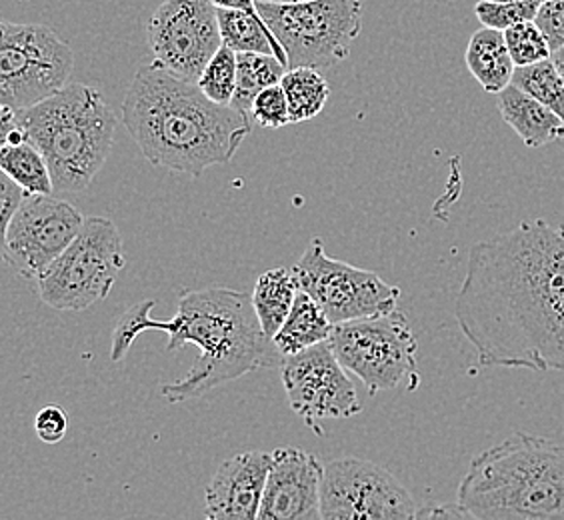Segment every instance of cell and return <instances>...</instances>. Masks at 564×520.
<instances>
[{"label": "cell", "instance_id": "obj_1", "mask_svg": "<svg viewBox=\"0 0 564 520\" xmlns=\"http://www.w3.org/2000/svg\"><path fill=\"white\" fill-rule=\"evenodd\" d=\"M455 318L482 367L564 370V225L524 220L473 245Z\"/></svg>", "mask_w": 564, "mask_h": 520}, {"label": "cell", "instance_id": "obj_2", "mask_svg": "<svg viewBox=\"0 0 564 520\" xmlns=\"http://www.w3.org/2000/svg\"><path fill=\"white\" fill-rule=\"evenodd\" d=\"M154 304L142 301L122 315L112 335L110 360L120 362L129 355L134 338L149 331L169 335L166 350L185 345L200 348V357L188 375L161 389L173 404L205 397L252 370L282 367L284 362L274 340L262 331L249 294L223 286L185 291L171 321L152 318Z\"/></svg>", "mask_w": 564, "mask_h": 520}, {"label": "cell", "instance_id": "obj_3", "mask_svg": "<svg viewBox=\"0 0 564 520\" xmlns=\"http://www.w3.org/2000/svg\"><path fill=\"white\" fill-rule=\"evenodd\" d=\"M122 122L149 163L188 176L230 163L250 134L245 112L210 100L154 61L132 78Z\"/></svg>", "mask_w": 564, "mask_h": 520}, {"label": "cell", "instance_id": "obj_4", "mask_svg": "<svg viewBox=\"0 0 564 520\" xmlns=\"http://www.w3.org/2000/svg\"><path fill=\"white\" fill-rule=\"evenodd\" d=\"M456 502L470 519L564 520V445L510 434L470 461Z\"/></svg>", "mask_w": 564, "mask_h": 520}, {"label": "cell", "instance_id": "obj_5", "mask_svg": "<svg viewBox=\"0 0 564 520\" xmlns=\"http://www.w3.org/2000/svg\"><path fill=\"white\" fill-rule=\"evenodd\" d=\"M24 137L43 152L55 191L85 193L109 159L117 117L95 87L68 83L31 109L14 110Z\"/></svg>", "mask_w": 564, "mask_h": 520}, {"label": "cell", "instance_id": "obj_6", "mask_svg": "<svg viewBox=\"0 0 564 520\" xmlns=\"http://www.w3.org/2000/svg\"><path fill=\"white\" fill-rule=\"evenodd\" d=\"M127 264L117 225L105 217L85 218L68 249L36 279L43 303L78 313L109 296Z\"/></svg>", "mask_w": 564, "mask_h": 520}, {"label": "cell", "instance_id": "obj_7", "mask_svg": "<svg viewBox=\"0 0 564 520\" xmlns=\"http://www.w3.org/2000/svg\"><path fill=\"white\" fill-rule=\"evenodd\" d=\"M259 12L286 53L289 68H328L347 61L362 31L360 0L259 2Z\"/></svg>", "mask_w": 564, "mask_h": 520}, {"label": "cell", "instance_id": "obj_8", "mask_svg": "<svg viewBox=\"0 0 564 520\" xmlns=\"http://www.w3.org/2000/svg\"><path fill=\"white\" fill-rule=\"evenodd\" d=\"M328 343L340 365L362 380L370 394L401 387L414 390L421 384L419 340L399 311L335 325Z\"/></svg>", "mask_w": 564, "mask_h": 520}, {"label": "cell", "instance_id": "obj_9", "mask_svg": "<svg viewBox=\"0 0 564 520\" xmlns=\"http://www.w3.org/2000/svg\"><path fill=\"white\" fill-rule=\"evenodd\" d=\"M0 105L31 109L68 85L75 55L70 46L43 24L0 26Z\"/></svg>", "mask_w": 564, "mask_h": 520}, {"label": "cell", "instance_id": "obj_10", "mask_svg": "<svg viewBox=\"0 0 564 520\" xmlns=\"http://www.w3.org/2000/svg\"><path fill=\"white\" fill-rule=\"evenodd\" d=\"M304 293L323 306L333 325L389 315L397 311L401 289L343 260L330 259L323 240L315 239L293 267Z\"/></svg>", "mask_w": 564, "mask_h": 520}, {"label": "cell", "instance_id": "obj_11", "mask_svg": "<svg viewBox=\"0 0 564 520\" xmlns=\"http://www.w3.org/2000/svg\"><path fill=\"white\" fill-rule=\"evenodd\" d=\"M411 492L382 466L345 456L325 466L321 519L401 520L416 517Z\"/></svg>", "mask_w": 564, "mask_h": 520}, {"label": "cell", "instance_id": "obj_12", "mask_svg": "<svg viewBox=\"0 0 564 520\" xmlns=\"http://www.w3.org/2000/svg\"><path fill=\"white\" fill-rule=\"evenodd\" d=\"M154 63L196 83L223 46L213 0H164L147 24Z\"/></svg>", "mask_w": 564, "mask_h": 520}, {"label": "cell", "instance_id": "obj_13", "mask_svg": "<svg viewBox=\"0 0 564 520\" xmlns=\"http://www.w3.org/2000/svg\"><path fill=\"white\" fill-rule=\"evenodd\" d=\"M85 217L53 195H26L2 235V259L24 279L36 281L76 239Z\"/></svg>", "mask_w": 564, "mask_h": 520}, {"label": "cell", "instance_id": "obj_14", "mask_svg": "<svg viewBox=\"0 0 564 520\" xmlns=\"http://www.w3.org/2000/svg\"><path fill=\"white\" fill-rule=\"evenodd\" d=\"M281 370L291 409L318 436H325L321 423L326 419H352L362 411L348 370L328 340L284 358Z\"/></svg>", "mask_w": 564, "mask_h": 520}, {"label": "cell", "instance_id": "obj_15", "mask_svg": "<svg viewBox=\"0 0 564 520\" xmlns=\"http://www.w3.org/2000/svg\"><path fill=\"white\" fill-rule=\"evenodd\" d=\"M325 466L301 448L272 451V465L262 495L259 520L321 519Z\"/></svg>", "mask_w": 564, "mask_h": 520}, {"label": "cell", "instance_id": "obj_16", "mask_svg": "<svg viewBox=\"0 0 564 520\" xmlns=\"http://www.w3.org/2000/svg\"><path fill=\"white\" fill-rule=\"evenodd\" d=\"M272 465V453L247 451L218 466L205 492L210 520H257Z\"/></svg>", "mask_w": 564, "mask_h": 520}, {"label": "cell", "instance_id": "obj_17", "mask_svg": "<svg viewBox=\"0 0 564 520\" xmlns=\"http://www.w3.org/2000/svg\"><path fill=\"white\" fill-rule=\"evenodd\" d=\"M499 112L517 137L531 149H541L564 139V120L514 85L500 90Z\"/></svg>", "mask_w": 564, "mask_h": 520}, {"label": "cell", "instance_id": "obj_18", "mask_svg": "<svg viewBox=\"0 0 564 520\" xmlns=\"http://www.w3.org/2000/svg\"><path fill=\"white\" fill-rule=\"evenodd\" d=\"M468 73L477 78L478 85L490 95H499L500 90L512 85L514 61L510 56L507 39L502 31L482 26L470 36L467 46Z\"/></svg>", "mask_w": 564, "mask_h": 520}, {"label": "cell", "instance_id": "obj_19", "mask_svg": "<svg viewBox=\"0 0 564 520\" xmlns=\"http://www.w3.org/2000/svg\"><path fill=\"white\" fill-rule=\"evenodd\" d=\"M333 331H335V325L326 316L323 306L301 289L294 299L291 313L282 323L279 333L272 336V340L281 350L282 357L286 358L330 340Z\"/></svg>", "mask_w": 564, "mask_h": 520}, {"label": "cell", "instance_id": "obj_20", "mask_svg": "<svg viewBox=\"0 0 564 520\" xmlns=\"http://www.w3.org/2000/svg\"><path fill=\"white\" fill-rule=\"evenodd\" d=\"M218 24L223 34V44L230 46L235 53H261L276 56L289 66L286 53L281 43L264 22L261 12L235 11L218 9Z\"/></svg>", "mask_w": 564, "mask_h": 520}, {"label": "cell", "instance_id": "obj_21", "mask_svg": "<svg viewBox=\"0 0 564 520\" xmlns=\"http://www.w3.org/2000/svg\"><path fill=\"white\" fill-rule=\"evenodd\" d=\"M299 291H301V284L293 269L279 267L259 277L252 291V304L267 336L272 338L279 333V328L293 308Z\"/></svg>", "mask_w": 564, "mask_h": 520}, {"label": "cell", "instance_id": "obj_22", "mask_svg": "<svg viewBox=\"0 0 564 520\" xmlns=\"http://www.w3.org/2000/svg\"><path fill=\"white\" fill-rule=\"evenodd\" d=\"M0 171L31 195H53L55 191V181L43 152L29 139L2 144Z\"/></svg>", "mask_w": 564, "mask_h": 520}, {"label": "cell", "instance_id": "obj_23", "mask_svg": "<svg viewBox=\"0 0 564 520\" xmlns=\"http://www.w3.org/2000/svg\"><path fill=\"white\" fill-rule=\"evenodd\" d=\"M281 87L284 88V95L289 100L291 124L318 117L330 97V88L325 76L318 73V68L311 66L289 68L286 75L282 76Z\"/></svg>", "mask_w": 564, "mask_h": 520}, {"label": "cell", "instance_id": "obj_24", "mask_svg": "<svg viewBox=\"0 0 564 520\" xmlns=\"http://www.w3.org/2000/svg\"><path fill=\"white\" fill-rule=\"evenodd\" d=\"M286 71H289V66L279 61L276 56L261 55V53H239L237 90H235V98H232L230 107L250 117L254 98L259 97V93H262L264 88L281 85L282 76L286 75Z\"/></svg>", "mask_w": 564, "mask_h": 520}, {"label": "cell", "instance_id": "obj_25", "mask_svg": "<svg viewBox=\"0 0 564 520\" xmlns=\"http://www.w3.org/2000/svg\"><path fill=\"white\" fill-rule=\"evenodd\" d=\"M512 85L541 100L564 120V78L554 65L553 56L534 65L517 66Z\"/></svg>", "mask_w": 564, "mask_h": 520}, {"label": "cell", "instance_id": "obj_26", "mask_svg": "<svg viewBox=\"0 0 564 520\" xmlns=\"http://www.w3.org/2000/svg\"><path fill=\"white\" fill-rule=\"evenodd\" d=\"M237 76H239V53H235L230 46L223 44L217 55L208 61L207 68L203 71L196 85L210 100H215L218 105H230L237 90Z\"/></svg>", "mask_w": 564, "mask_h": 520}, {"label": "cell", "instance_id": "obj_27", "mask_svg": "<svg viewBox=\"0 0 564 520\" xmlns=\"http://www.w3.org/2000/svg\"><path fill=\"white\" fill-rule=\"evenodd\" d=\"M505 39L517 66L534 65L553 56L549 39L536 21L519 22L510 26L505 31Z\"/></svg>", "mask_w": 564, "mask_h": 520}, {"label": "cell", "instance_id": "obj_28", "mask_svg": "<svg viewBox=\"0 0 564 520\" xmlns=\"http://www.w3.org/2000/svg\"><path fill=\"white\" fill-rule=\"evenodd\" d=\"M541 9L536 0H517V2H492L482 0L475 7L477 19L482 26H490L497 31H507L519 22L534 21Z\"/></svg>", "mask_w": 564, "mask_h": 520}, {"label": "cell", "instance_id": "obj_29", "mask_svg": "<svg viewBox=\"0 0 564 520\" xmlns=\"http://www.w3.org/2000/svg\"><path fill=\"white\" fill-rule=\"evenodd\" d=\"M250 119L261 129H282L291 124V112H289V100L284 95V88L281 85H274L259 93V97L252 102Z\"/></svg>", "mask_w": 564, "mask_h": 520}, {"label": "cell", "instance_id": "obj_30", "mask_svg": "<svg viewBox=\"0 0 564 520\" xmlns=\"http://www.w3.org/2000/svg\"><path fill=\"white\" fill-rule=\"evenodd\" d=\"M34 431L44 445H58L68 431V414L58 404H46L34 419Z\"/></svg>", "mask_w": 564, "mask_h": 520}, {"label": "cell", "instance_id": "obj_31", "mask_svg": "<svg viewBox=\"0 0 564 520\" xmlns=\"http://www.w3.org/2000/svg\"><path fill=\"white\" fill-rule=\"evenodd\" d=\"M536 24L543 29L554 51L564 48V0H546L536 14Z\"/></svg>", "mask_w": 564, "mask_h": 520}, {"label": "cell", "instance_id": "obj_32", "mask_svg": "<svg viewBox=\"0 0 564 520\" xmlns=\"http://www.w3.org/2000/svg\"><path fill=\"white\" fill-rule=\"evenodd\" d=\"M0 191H2V195H0V217H2V235H4V230L11 225L12 217L17 215V210L21 208L29 193L22 186L17 185L11 176H7V174H2Z\"/></svg>", "mask_w": 564, "mask_h": 520}, {"label": "cell", "instance_id": "obj_33", "mask_svg": "<svg viewBox=\"0 0 564 520\" xmlns=\"http://www.w3.org/2000/svg\"><path fill=\"white\" fill-rule=\"evenodd\" d=\"M414 519H470V514L458 502L453 507L441 505V502H429L416 510Z\"/></svg>", "mask_w": 564, "mask_h": 520}, {"label": "cell", "instance_id": "obj_34", "mask_svg": "<svg viewBox=\"0 0 564 520\" xmlns=\"http://www.w3.org/2000/svg\"><path fill=\"white\" fill-rule=\"evenodd\" d=\"M217 9H235V11L259 12L257 0H213Z\"/></svg>", "mask_w": 564, "mask_h": 520}, {"label": "cell", "instance_id": "obj_35", "mask_svg": "<svg viewBox=\"0 0 564 520\" xmlns=\"http://www.w3.org/2000/svg\"><path fill=\"white\" fill-rule=\"evenodd\" d=\"M553 61L554 65H556V68L561 71V75H563L564 78V48H558V51H554Z\"/></svg>", "mask_w": 564, "mask_h": 520}, {"label": "cell", "instance_id": "obj_36", "mask_svg": "<svg viewBox=\"0 0 564 520\" xmlns=\"http://www.w3.org/2000/svg\"><path fill=\"white\" fill-rule=\"evenodd\" d=\"M259 2H271V4H291V2H303V0H259Z\"/></svg>", "mask_w": 564, "mask_h": 520}, {"label": "cell", "instance_id": "obj_37", "mask_svg": "<svg viewBox=\"0 0 564 520\" xmlns=\"http://www.w3.org/2000/svg\"><path fill=\"white\" fill-rule=\"evenodd\" d=\"M492 2H517V0H492Z\"/></svg>", "mask_w": 564, "mask_h": 520}, {"label": "cell", "instance_id": "obj_38", "mask_svg": "<svg viewBox=\"0 0 564 520\" xmlns=\"http://www.w3.org/2000/svg\"><path fill=\"white\" fill-rule=\"evenodd\" d=\"M536 2H541V4H543V2H546V0H536Z\"/></svg>", "mask_w": 564, "mask_h": 520}]
</instances>
